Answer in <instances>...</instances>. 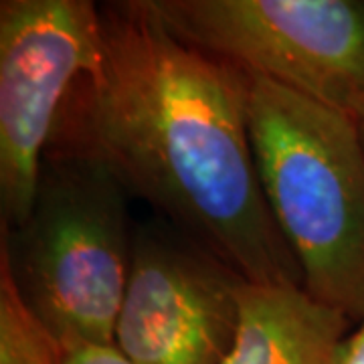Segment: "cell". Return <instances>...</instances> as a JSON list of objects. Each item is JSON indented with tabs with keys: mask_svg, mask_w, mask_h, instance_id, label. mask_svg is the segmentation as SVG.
<instances>
[{
	"mask_svg": "<svg viewBox=\"0 0 364 364\" xmlns=\"http://www.w3.org/2000/svg\"><path fill=\"white\" fill-rule=\"evenodd\" d=\"M332 364H364V320L340 342Z\"/></svg>",
	"mask_w": 364,
	"mask_h": 364,
	"instance_id": "cell-10",
	"label": "cell"
},
{
	"mask_svg": "<svg viewBox=\"0 0 364 364\" xmlns=\"http://www.w3.org/2000/svg\"><path fill=\"white\" fill-rule=\"evenodd\" d=\"M239 328L221 364H332L352 322L299 286L241 279Z\"/></svg>",
	"mask_w": 364,
	"mask_h": 364,
	"instance_id": "cell-7",
	"label": "cell"
},
{
	"mask_svg": "<svg viewBox=\"0 0 364 364\" xmlns=\"http://www.w3.org/2000/svg\"><path fill=\"white\" fill-rule=\"evenodd\" d=\"M247 79L263 196L301 267L304 289L364 320V148L356 119L269 79Z\"/></svg>",
	"mask_w": 364,
	"mask_h": 364,
	"instance_id": "cell-2",
	"label": "cell"
},
{
	"mask_svg": "<svg viewBox=\"0 0 364 364\" xmlns=\"http://www.w3.org/2000/svg\"><path fill=\"white\" fill-rule=\"evenodd\" d=\"M128 198L97 158L47 148L26 219L0 227V267L61 346L114 344L134 257Z\"/></svg>",
	"mask_w": 364,
	"mask_h": 364,
	"instance_id": "cell-3",
	"label": "cell"
},
{
	"mask_svg": "<svg viewBox=\"0 0 364 364\" xmlns=\"http://www.w3.org/2000/svg\"><path fill=\"white\" fill-rule=\"evenodd\" d=\"M0 364H65L63 346L28 312L0 267Z\"/></svg>",
	"mask_w": 364,
	"mask_h": 364,
	"instance_id": "cell-8",
	"label": "cell"
},
{
	"mask_svg": "<svg viewBox=\"0 0 364 364\" xmlns=\"http://www.w3.org/2000/svg\"><path fill=\"white\" fill-rule=\"evenodd\" d=\"M241 279L166 219L138 225L114 346L130 364H221L239 328Z\"/></svg>",
	"mask_w": 364,
	"mask_h": 364,
	"instance_id": "cell-6",
	"label": "cell"
},
{
	"mask_svg": "<svg viewBox=\"0 0 364 364\" xmlns=\"http://www.w3.org/2000/svg\"><path fill=\"white\" fill-rule=\"evenodd\" d=\"M63 356L65 364H130L114 344H69Z\"/></svg>",
	"mask_w": 364,
	"mask_h": 364,
	"instance_id": "cell-9",
	"label": "cell"
},
{
	"mask_svg": "<svg viewBox=\"0 0 364 364\" xmlns=\"http://www.w3.org/2000/svg\"><path fill=\"white\" fill-rule=\"evenodd\" d=\"M104 51L47 148L97 158L130 196L251 284L304 287L263 196L245 71L170 33L148 0L102 6Z\"/></svg>",
	"mask_w": 364,
	"mask_h": 364,
	"instance_id": "cell-1",
	"label": "cell"
},
{
	"mask_svg": "<svg viewBox=\"0 0 364 364\" xmlns=\"http://www.w3.org/2000/svg\"><path fill=\"white\" fill-rule=\"evenodd\" d=\"M198 51L352 119L364 109V0H148Z\"/></svg>",
	"mask_w": 364,
	"mask_h": 364,
	"instance_id": "cell-4",
	"label": "cell"
},
{
	"mask_svg": "<svg viewBox=\"0 0 364 364\" xmlns=\"http://www.w3.org/2000/svg\"><path fill=\"white\" fill-rule=\"evenodd\" d=\"M102 51L91 0L0 2V227L26 219L63 104Z\"/></svg>",
	"mask_w": 364,
	"mask_h": 364,
	"instance_id": "cell-5",
	"label": "cell"
},
{
	"mask_svg": "<svg viewBox=\"0 0 364 364\" xmlns=\"http://www.w3.org/2000/svg\"><path fill=\"white\" fill-rule=\"evenodd\" d=\"M356 128H358V136H360V142L364 148V109L360 112V116L356 117Z\"/></svg>",
	"mask_w": 364,
	"mask_h": 364,
	"instance_id": "cell-11",
	"label": "cell"
}]
</instances>
